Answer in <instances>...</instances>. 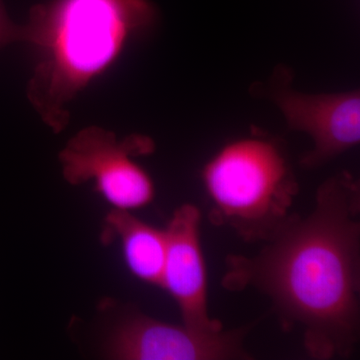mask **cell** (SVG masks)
<instances>
[{"label": "cell", "instance_id": "cell-1", "mask_svg": "<svg viewBox=\"0 0 360 360\" xmlns=\"http://www.w3.org/2000/svg\"><path fill=\"white\" fill-rule=\"evenodd\" d=\"M360 187L341 172L317 189L252 257L229 255L221 284L269 296L284 328L302 330L311 359L352 354L360 333Z\"/></svg>", "mask_w": 360, "mask_h": 360}, {"label": "cell", "instance_id": "cell-2", "mask_svg": "<svg viewBox=\"0 0 360 360\" xmlns=\"http://www.w3.org/2000/svg\"><path fill=\"white\" fill-rule=\"evenodd\" d=\"M155 18L149 0H49L33 6L23 27L37 60L26 96L42 122L56 134L63 131L71 101Z\"/></svg>", "mask_w": 360, "mask_h": 360}, {"label": "cell", "instance_id": "cell-3", "mask_svg": "<svg viewBox=\"0 0 360 360\" xmlns=\"http://www.w3.org/2000/svg\"><path fill=\"white\" fill-rule=\"evenodd\" d=\"M201 177L212 222L231 227L248 243L269 240L292 215L297 182L276 142H229L206 163Z\"/></svg>", "mask_w": 360, "mask_h": 360}, {"label": "cell", "instance_id": "cell-4", "mask_svg": "<svg viewBox=\"0 0 360 360\" xmlns=\"http://www.w3.org/2000/svg\"><path fill=\"white\" fill-rule=\"evenodd\" d=\"M153 150L155 142L148 136L132 134L118 141L115 132L92 125L70 139L58 160L68 184L79 186L91 180L115 210L131 212L155 198L153 179L132 160Z\"/></svg>", "mask_w": 360, "mask_h": 360}, {"label": "cell", "instance_id": "cell-5", "mask_svg": "<svg viewBox=\"0 0 360 360\" xmlns=\"http://www.w3.org/2000/svg\"><path fill=\"white\" fill-rule=\"evenodd\" d=\"M252 326L207 333L184 324L167 323L131 314L115 328L106 345L108 359L116 360L251 359L245 338Z\"/></svg>", "mask_w": 360, "mask_h": 360}, {"label": "cell", "instance_id": "cell-6", "mask_svg": "<svg viewBox=\"0 0 360 360\" xmlns=\"http://www.w3.org/2000/svg\"><path fill=\"white\" fill-rule=\"evenodd\" d=\"M279 72L281 86L272 98L290 129L309 134L314 148L303 156L302 165L315 168L326 165L360 141L359 91L333 94H307L291 90Z\"/></svg>", "mask_w": 360, "mask_h": 360}, {"label": "cell", "instance_id": "cell-7", "mask_svg": "<svg viewBox=\"0 0 360 360\" xmlns=\"http://www.w3.org/2000/svg\"><path fill=\"white\" fill-rule=\"evenodd\" d=\"M201 212L186 203L168 222L167 250L160 286L174 298L182 324L201 333L224 330L221 322L208 314L207 270L200 239Z\"/></svg>", "mask_w": 360, "mask_h": 360}, {"label": "cell", "instance_id": "cell-8", "mask_svg": "<svg viewBox=\"0 0 360 360\" xmlns=\"http://www.w3.org/2000/svg\"><path fill=\"white\" fill-rule=\"evenodd\" d=\"M105 224L104 238L120 239L123 258L132 276L143 283L160 286L167 250L165 229L153 226L131 212L120 210L108 213Z\"/></svg>", "mask_w": 360, "mask_h": 360}, {"label": "cell", "instance_id": "cell-9", "mask_svg": "<svg viewBox=\"0 0 360 360\" xmlns=\"http://www.w3.org/2000/svg\"><path fill=\"white\" fill-rule=\"evenodd\" d=\"M15 42H25V27L16 25L8 18L0 0V49Z\"/></svg>", "mask_w": 360, "mask_h": 360}]
</instances>
